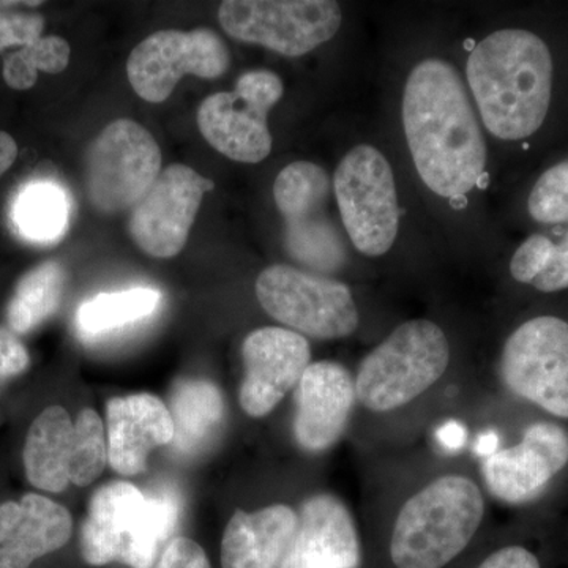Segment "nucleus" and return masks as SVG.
I'll use <instances>...</instances> for the list:
<instances>
[{
    "label": "nucleus",
    "mask_w": 568,
    "mask_h": 568,
    "mask_svg": "<svg viewBox=\"0 0 568 568\" xmlns=\"http://www.w3.org/2000/svg\"><path fill=\"white\" fill-rule=\"evenodd\" d=\"M403 126L418 175L437 196L457 200L480 182L487 142L457 69L426 59L407 78Z\"/></svg>",
    "instance_id": "nucleus-1"
},
{
    "label": "nucleus",
    "mask_w": 568,
    "mask_h": 568,
    "mask_svg": "<svg viewBox=\"0 0 568 568\" xmlns=\"http://www.w3.org/2000/svg\"><path fill=\"white\" fill-rule=\"evenodd\" d=\"M466 77L481 121L499 140H525L544 125L551 102L552 59L536 33L493 32L470 52Z\"/></svg>",
    "instance_id": "nucleus-2"
},
{
    "label": "nucleus",
    "mask_w": 568,
    "mask_h": 568,
    "mask_svg": "<svg viewBox=\"0 0 568 568\" xmlns=\"http://www.w3.org/2000/svg\"><path fill=\"white\" fill-rule=\"evenodd\" d=\"M485 500L473 478L437 477L406 500L387 544L390 568H446L484 523Z\"/></svg>",
    "instance_id": "nucleus-3"
},
{
    "label": "nucleus",
    "mask_w": 568,
    "mask_h": 568,
    "mask_svg": "<svg viewBox=\"0 0 568 568\" xmlns=\"http://www.w3.org/2000/svg\"><path fill=\"white\" fill-rule=\"evenodd\" d=\"M178 500L166 493L144 495L126 481H111L93 493L81 529L85 562H119L151 568L178 525Z\"/></svg>",
    "instance_id": "nucleus-4"
},
{
    "label": "nucleus",
    "mask_w": 568,
    "mask_h": 568,
    "mask_svg": "<svg viewBox=\"0 0 568 568\" xmlns=\"http://www.w3.org/2000/svg\"><path fill=\"white\" fill-rule=\"evenodd\" d=\"M450 357L439 325L407 321L362 361L354 381L357 402L377 414L409 405L446 375Z\"/></svg>",
    "instance_id": "nucleus-5"
},
{
    "label": "nucleus",
    "mask_w": 568,
    "mask_h": 568,
    "mask_svg": "<svg viewBox=\"0 0 568 568\" xmlns=\"http://www.w3.org/2000/svg\"><path fill=\"white\" fill-rule=\"evenodd\" d=\"M22 459L32 487L50 493L70 484L88 487L108 462L102 418L84 409L73 424L63 407H47L29 428Z\"/></svg>",
    "instance_id": "nucleus-6"
},
{
    "label": "nucleus",
    "mask_w": 568,
    "mask_h": 568,
    "mask_svg": "<svg viewBox=\"0 0 568 568\" xmlns=\"http://www.w3.org/2000/svg\"><path fill=\"white\" fill-rule=\"evenodd\" d=\"M162 171V151L153 134L132 119H118L85 151V196L103 215L132 212Z\"/></svg>",
    "instance_id": "nucleus-7"
},
{
    "label": "nucleus",
    "mask_w": 568,
    "mask_h": 568,
    "mask_svg": "<svg viewBox=\"0 0 568 568\" xmlns=\"http://www.w3.org/2000/svg\"><path fill=\"white\" fill-rule=\"evenodd\" d=\"M331 189L327 173L312 162L287 164L274 183L286 252L320 275L339 271L347 257L345 237L327 212Z\"/></svg>",
    "instance_id": "nucleus-8"
},
{
    "label": "nucleus",
    "mask_w": 568,
    "mask_h": 568,
    "mask_svg": "<svg viewBox=\"0 0 568 568\" xmlns=\"http://www.w3.org/2000/svg\"><path fill=\"white\" fill-rule=\"evenodd\" d=\"M256 297L268 316L316 339L347 338L361 323L354 295L345 283L286 264L261 272Z\"/></svg>",
    "instance_id": "nucleus-9"
},
{
    "label": "nucleus",
    "mask_w": 568,
    "mask_h": 568,
    "mask_svg": "<svg viewBox=\"0 0 568 568\" xmlns=\"http://www.w3.org/2000/svg\"><path fill=\"white\" fill-rule=\"evenodd\" d=\"M334 192L347 237L365 256H383L399 230L394 171L373 145L346 153L334 175Z\"/></svg>",
    "instance_id": "nucleus-10"
},
{
    "label": "nucleus",
    "mask_w": 568,
    "mask_h": 568,
    "mask_svg": "<svg viewBox=\"0 0 568 568\" xmlns=\"http://www.w3.org/2000/svg\"><path fill=\"white\" fill-rule=\"evenodd\" d=\"M219 21L234 40L298 58L334 39L343 14L332 0H227Z\"/></svg>",
    "instance_id": "nucleus-11"
},
{
    "label": "nucleus",
    "mask_w": 568,
    "mask_h": 568,
    "mask_svg": "<svg viewBox=\"0 0 568 568\" xmlns=\"http://www.w3.org/2000/svg\"><path fill=\"white\" fill-rule=\"evenodd\" d=\"M283 82L268 70L246 71L233 92L209 95L197 108V126L205 141L226 159L261 163L272 152L268 112L283 97Z\"/></svg>",
    "instance_id": "nucleus-12"
},
{
    "label": "nucleus",
    "mask_w": 568,
    "mask_h": 568,
    "mask_svg": "<svg viewBox=\"0 0 568 568\" xmlns=\"http://www.w3.org/2000/svg\"><path fill=\"white\" fill-rule=\"evenodd\" d=\"M499 373L518 398L568 418V323L538 316L519 325L504 345Z\"/></svg>",
    "instance_id": "nucleus-13"
},
{
    "label": "nucleus",
    "mask_w": 568,
    "mask_h": 568,
    "mask_svg": "<svg viewBox=\"0 0 568 568\" xmlns=\"http://www.w3.org/2000/svg\"><path fill=\"white\" fill-rule=\"evenodd\" d=\"M230 50L211 29L159 31L138 43L126 61V77L149 103L170 99L185 74L216 80L230 69Z\"/></svg>",
    "instance_id": "nucleus-14"
},
{
    "label": "nucleus",
    "mask_w": 568,
    "mask_h": 568,
    "mask_svg": "<svg viewBox=\"0 0 568 568\" xmlns=\"http://www.w3.org/2000/svg\"><path fill=\"white\" fill-rule=\"evenodd\" d=\"M213 186L211 179L186 164L164 168L130 213L129 231L138 248L156 260L178 256L189 242L204 194Z\"/></svg>",
    "instance_id": "nucleus-15"
},
{
    "label": "nucleus",
    "mask_w": 568,
    "mask_h": 568,
    "mask_svg": "<svg viewBox=\"0 0 568 568\" xmlns=\"http://www.w3.org/2000/svg\"><path fill=\"white\" fill-rule=\"evenodd\" d=\"M245 376L239 402L250 417L268 416L297 387L312 361L304 335L283 327H261L242 345Z\"/></svg>",
    "instance_id": "nucleus-16"
},
{
    "label": "nucleus",
    "mask_w": 568,
    "mask_h": 568,
    "mask_svg": "<svg viewBox=\"0 0 568 568\" xmlns=\"http://www.w3.org/2000/svg\"><path fill=\"white\" fill-rule=\"evenodd\" d=\"M567 465V429L537 422L528 426L517 446L493 452L481 465V474L496 499L525 504L540 496Z\"/></svg>",
    "instance_id": "nucleus-17"
},
{
    "label": "nucleus",
    "mask_w": 568,
    "mask_h": 568,
    "mask_svg": "<svg viewBox=\"0 0 568 568\" xmlns=\"http://www.w3.org/2000/svg\"><path fill=\"white\" fill-rule=\"evenodd\" d=\"M294 436L310 454L338 443L353 414L357 395L353 375L336 362L310 364L294 388Z\"/></svg>",
    "instance_id": "nucleus-18"
},
{
    "label": "nucleus",
    "mask_w": 568,
    "mask_h": 568,
    "mask_svg": "<svg viewBox=\"0 0 568 568\" xmlns=\"http://www.w3.org/2000/svg\"><path fill=\"white\" fill-rule=\"evenodd\" d=\"M280 568H364V548L351 511L338 497L305 500Z\"/></svg>",
    "instance_id": "nucleus-19"
},
{
    "label": "nucleus",
    "mask_w": 568,
    "mask_h": 568,
    "mask_svg": "<svg viewBox=\"0 0 568 568\" xmlns=\"http://www.w3.org/2000/svg\"><path fill=\"white\" fill-rule=\"evenodd\" d=\"M108 462L121 476H138L148 467L149 454L174 439L170 409L151 394L112 398L106 405Z\"/></svg>",
    "instance_id": "nucleus-20"
},
{
    "label": "nucleus",
    "mask_w": 568,
    "mask_h": 568,
    "mask_svg": "<svg viewBox=\"0 0 568 568\" xmlns=\"http://www.w3.org/2000/svg\"><path fill=\"white\" fill-rule=\"evenodd\" d=\"M69 510L48 497L29 493L0 506V568H31L43 556L69 544Z\"/></svg>",
    "instance_id": "nucleus-21"
},
{
    "label": "nucleus",
    "mask_w": 568,
    "mask_h": 568,
    "mask_svg": "<svg viewBox=\"0 0 568 568\" xmlns=\"http://www.w3.org/2000/svg\"><path fill=\"white\" fill-rule=\"evenodd\" d=\"M298 514L274 504L261 510H237L224 529L223 568H280L297 529Z\"/></svg>",
    "instance_id": "nucleus-22"
},
{
    "label": "nucleus",
    "mask_w": 568,
    "mask_h": 568,
    "mask_svg": "<svg viewBox=\"0 0 568 568\" xmlns=\"http://www.w3.org/2000/svg\"><path fill=\"white\" fill-rule=\"evenodd\" d=\"M174 424L173 447L179 454H196L211 443L222 428L224 407L222 392L209 381H182L171 396Z\"/></svg>",
    "instance_id": "nucleus-23"
},
{
    "label": "nucleus",
    "mask_w": 568,
    "mask_h": 568,
    "mask_svg": "<svg viewBox=\"0 0 568 568\" xmlns=\"http://www.w3.org/2000/svg\"><path fill=\"white\" fill-rule=\"evenodd\" d=\"M11 223L26 241L52 244L65 234L70 201L65 190L51 181L26 183L11 204Z\"/></svg>",
    "instance_id": "nucleus-24"
},
{
    "label": "nucleus",
    "mask_w": 568,
    "mask_h": 568,
    "mask_svg": "<svg viewBox=\"0 0 568 568\" xmlns=\"http://www.w3.org/2000/svg\"><path fill=\"white\" fill-rule=\"evenodd\" d=\"M162 302L160 291L132 287L119 293H104L89 298L77 313L78 334L82 339H99L148 320Z\"/></svg>",
    "instance_id": "nucleus-25"
},
{
    "label": "nucleus",
    "mask_w": 568,
    "mask_h": 568,
    "mask_svg": "<svg viewBox=\"0 0 568 568\" xmlns=\"http://www.w3.org/2000/svg\"><path fill=\"white\" fill-rule=\"evenodd\" d=\"M65 278L59 261H44L22 276L7 310L10 331L28 334L54 315L61 306Z\"/></svg>",
    "instance_id": "nucleus-26"
},
{
    "label": "nucleus",
    "mask_w": 568,
    "mask_h": 568,
    "mask_svg": "<svg viewBox=\"0 0 568 568\" xmlns=\"http://www.w3.org/2000/svg\"><path fill=\"white\" fill-rule=\"evenodd\" d=\"M70 54L69 41L62 37H41L3 59V80L14 91H28L36 84L39 71L58 74L65 70Z\"/></svg>",
    "instance_id": "nucleus-27"
},
{
    "label": "nucleus",
    "mask_w": 568,
    "mask_h": 568,
    "mask_svg": "<svg viewBox=\"0 0 568 568\" xmlns=\"http://www.w3.org/2000/svg\"><path fill=\"white\" fill-rule=\"evenodd\" d=\"M529 213L538 223H568V162L540 175L529 196Z\"/></svg>",
    "instance_id": "nucleus-28"
},
{
    "label": "nucleus",
    "mask_w": 568,
    "mask_h": 568,
    "mask_svg": "<svg viewBox=\"0 0 568 568\" xmlns=\"http://www.w3.org/2000/svg\"><path fill=\"white\" fill-rule=\"evenodd\" d=\"M552 244L545 235H530L528 241L518 246L510 261V274L519 283L530 284L547 267L551 256Z\"/></svg>",
    "instance_id": "nucleus-29"
},
{
    "label": "nucleus",
    "mask_w": 568,
    "mask_h": 568,
    "mask_svg": "<svg viewBox=\"0 0 568 568\" xmlns=\"http://www.w3.org/2000/svg\"><path fill=\"white\" fill-rule=\"evenodd\" d=\"M44 18L36 13H0V52L29 47L43 37Z\"/></svg>",
    "instance_id": "nucleus-30"
},
{
    "label": "nucleus",
    "mask_w": 568,
    "mask_h": 568,
    "mask_svg": "<svg viewBox=\"0 0 568 568\" xmlns=\"http://www.w3.org/2000/svg\"><path fill=\"white\" fill-rule=\"evenodd\" d=\"M155 568H212L204 549L190 540L178 537L171 540L160 555Z\"/></svg>",
    "instance_id": "nucleus-31"
},
{
    "label": "nucleus",
    "mask_w": 568,
    "mask_h": 568,
    "mask_svg": "<svg viewBox=\"0 0 568 568\" xmlns=\"http://www.w3.org/2000/svg\"><path fill=\"white\" fill-rule=\"evenodd\" d=\"M540 293H558L568 287V233L558 245L552 246L545 271L530 283Z\"/></svg>",
    "instance_id": "nucleus-32"
},
{
    "label": "nucleus",
    "mask_w": 568,
    "mask_h": 568,
    "mask_svg": "<svg viewBox=\"0 0 568 568\" xmlns=\"http://www.w3.org/2000/svg\"><path fill=\"white\" fill-rule=\"evenodd\" d=\"M31 364L28 349L10 328L0 327V379L24 373Z\"/></svg>",
    "instance_id": "nucleus-33"
},
{
    "label": "nucleus",
    "mask_w": 568,
    "mask_h": 568,
    "mask_svg": "<svg viewBox=\"0 0 568 568\" xmlns=\"http://www.w3.org/2000/svg\"><path fill=\"white\" fill-rule=\"evenodd\" d=\"M473 568H544V562L532 549L523 545H506L488 552Z\"/></svg>",
    "instance_id": "nucleus-34"
},
{
    "label": "nucleus",
    "mask_w": 568,
    "mask_h": 568,
    "mask_svg": "<svg viewBox=\"0 0 568 568\" xmlns=\"http://www.w3.org/2000/svg\"><path fill=\"white\" fill-rule=\"evenodd\" d=\"M18 156V144L7 132H0V178L10 170Z\"/></svg>",
    "instance_id": "nucleus-35"
},
{
    "label": "nucleus",
    "mask_w": 568,
    "mask_h": 568,
    "mask_svg": "<svg viewBox=\"0 0 568 568\" xmlns=\"http://www.w3.org/2000/svg\"><path fill=\"white\" fill-rule=\"evenodd\" d=\"M43 2H0V10L10 9L14 6L40 7Z\"/></svg>",
    "instance_id": "nucleus-36"
}]
</instances>
